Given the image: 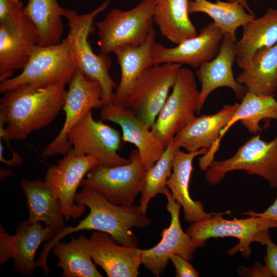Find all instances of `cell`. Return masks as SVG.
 Instances as JSON below:
<instances>
[{
    "mask_svg": "<svg viewBox=\"0 0 277 277\" xmlns=\"http://www.w3.org/2000/svg\"><path fill=\"white\" fill-rule=\"evenodd\" d=\"M66 85L35 88L18 85L4 93L0 100V137L25 139L51 124L63 109Z\"/></svg>",
    "mask_w": 277,
    "mask_h": 277,
    "instance_id": "obj_1",
    "label": "cell"
},
{
    "mask_svg": "<svg viewBox=\"0 0 277 277\" xmlns=\"http://www.w3.org/2000/svg\"><path fill=\"white\" fill-rule=\"evenodd\" d=\"M76 193L75 202L78 205L87 206L89 213L75 226H65L45 243L37 262L44 265L47 264V257L54 245L65 236L82 230H94L110 234L118 244L137 247L138 239L132 232V227L144 228L151 221L140 206H122L112 203L94 189L84 186Z\"/></svg>",
    "mask_w": 277,
    "mask_h": 277,
    "instance_id": "obj_2",
    "label": "cell"
},
{
    "mask_svg": "<svg viewBox=\"0 0 277 277\" xmlns=\"http://www.w3.org/2000/svg\"><path fill=\"white\" fill-rule=\"evenodd\" d=\"M110 3V0H106L90 12L82 14H78L73 9L64 8V17L67 20L69 27L66 38L70 53L77 69L88 79L98 83L105 105L113 103V89L117 87L109 74L111 59L108 54H95L88 37L93 29L95 17L106 10Z\"/></svg>",
    "mask_w": 277,
    "mask_h": 277,
    "instance_id": "obj_3",
    "label": "cell"
},
{
    "mask_svg": "<svg viewBox=\"0 0 277 277\" xmlns=\"http://www.w3.org/2000/svg\"><path fill=\"white\" fill-rule=\"evenodd\" d=\"M77 69L66 38L56 45H35L32 48L29 60L22 72L1 82L0 92L4 93L22 84L35 88L66 85Z\"/></svg>",
    "mask_w": 277,
    "mask_h": 277,
    "instance_id": "obj_4",
    "label": "cell"
},
{
    "mask_svg": "<svg viewBox=\"0 0 277 277\" xmlns=\"http://www.w3.org/2000/svg\"><path fill=\"white\" fill-rule=\"evenodd\" d=\"M154 0H141L133 8L111 9L95 23L100 53L108 54L125 47H136L146 41L153 23Z\"/></svg>",
    "mask_w": 277,
    "mask_h": 277,
    "instance_id": "obj_5",
    "label": "cell"
},
{
    "mask_svg": "<svg viewBox=\"0 0 277 277\" xmlns=\"http://www.w3.org/2000/svg\"><path fill=\"white\" fill-rule=\"evenodd\" d=\"M244 170L249 174L260 176L277 189V135L270 142L254 135L240 146L231 157L213 160L205 170V178L211 185L220 183L232 171Z\"/></svg>",
    "mask_w": 277,
    "mask_h": 277,
    "instance_id": "obj_6",
    "label": "cell"
},
{
    "mask_svg": "<svg viewBox=\"0 0 277 277\" xmlns=\"http://www.w3.org/2000/svg\"><path fill=\"white\" fill-rule=\"evenodd\" d=\"M129 158L130 162L124 165L94 167L82 180L80 186L94 189L114 204L133 205L141 193L147 170L137 149L130 152Z\"/></svg>",
    "mask_w": 277,
    "mask_h": 277,
    "instance_id": "obj_7",
    "label": "cell"
},
{
    "mask_svg": "<svg viewBox=\"0 0 277 277\" xmlns=\"http://www.w3.org/2000/svg\"><path fill=\"white\" fill-rule=\"evenodd\" d=\"M172 89L151 127L154 135L165 148L195 117L200 94L194 73L182 67Z\"/></svg>",
    "mask_w": 277,
    "mask_h": 277,
    "instance_id": "obj_8",
    "label": "cell"
},
{
    "mask_svg": "<svg viewBox=\"0 0 277 277\" xmlns=\"http://www.w3.org/2000/svg\"><path fill=\"white\" fill-rule=\"evenodd\" d=\"M230 213V211L215 213L207 220L191 224L186 232L196 248L204 246L210 238L233 237L239 240V243L228 251V254L233 255L240 252L244 256L248 257L251 252L250 245L255 242L257 235L277 227L276 221L263 217L233 220L223 218V215Z\"/></svg>",
    "mask_w": 277,
    "mask_h": 277,
    "instance_id": "obj_9",
    "label": "cell"
},
{
    "mask_svg": "<svg viewBox=\"0 0 277 277\" xmlns=\"http://www.w3.org/2000/svg\"><path fill=\"white\" fill-rule=\"evenodd\" d=\"M67 139L75 156H91L101 165H122L130 161L117 153L122 140L120 132L102 120H94L92 111L73 126Z\"/></svg>",
    "mask_w": 277,
    "mask_h": 277,
    "instance_id": "obj_10",
    "label": "cell"
},
{
    "mask_svg": "<svg viewBox=\"0 0 277 277\" xmlns=\"http://www.w3.org/2000/svg\"><path fill=\"white\" fill-rule=\"evenodd\" d=\"M182 65H154L136 81L125 106L151 128L172 88Z\"/></svg>",
    "mask_w": 277,
    "mask_h": 277,
    "instance_id": "obj_11",
    "label": "cell"
},
{
    "mask_svg": "<svg viewBox=\"0 0 277 277\" xmlns=\"http://www.w3.org/2000/svg\"><path fill=\"white\" fill-rule=\"evenodd\" d=\"M63 110L65 120L60 132L42 153L46 159L56 154L65 155L71 149L67 135L70 130L89 111L105 105L101 86L88 79L78 69L69 83Z\"/></svg>",
    "mask_w": 277,
    "mask_h": 277,
    "instance_id": "obj_12",
    "label": "cell"
},
{
    "mask_svg": "<svg viewBox=\"0 0 277 277\" xmlns=\"http://www.w3.org/2000/svg\"><path fill=\"white\" fill-rule=\"evenodd\" d=\"M99 165L91 156H75L71 148L56 165L48 168L45 181L60 202L66 220L79 218L84 212L86 206L75 202L76 190L87 173Z\"/></svg>",
    "mask_w": 277,
    "mask_h": 277,
    "instance_id": "obj_13",
    "label": "cell"
},
{
    "mask_svg": "<svg viewBox=\"0 0 277 277\" xmlns=\"http://www.w3.org/2000/svg\"><path fill=\"white\" fill-rule=\"evenodd\" d=\"M165 195L167 201L166 209L171 216L169 226L163 230L162 239L155 246L142 250V264L156 277L164 272L172 255L179 254L190 261L196 249L191 238L182 228L180 221L181 206L168 188Z\"/></svg>",
    "mask_w": 277,
    "mask_h": 277,
    "instance_id": "obj_14",
    "label": "cell"
},
{
    "mask_svg": "<svg viewBox=\"0 0 277 277\" xmlns=\"http://www.w3.org/2000/svg\"><path fill=\"white\" fill-rule=\"evenodd\" d=\"M38 40L37 31L25 11L13 19L0 22L1 82L24 68Z\"/></svg>",
    "mask_w": 277,
    "mask_h": 277,
    "instance_id": "obj_15",
    "label": "cell"
},
{
    "mask_svg": "<svg viewBox=\"0 0 277 277\" xmlns=\"http://www.w3.org/2000/svg\"><path fill=\"white\" fill-rule=\"evenodd\" d=\"M224 34L214 22H211L202 27L196 36L174 47L168 48L155 42L152 49L153 64H186L197 69L217 54Z\"/></svg>",
    "mask_w": 277,
    "mask_h": 277,
    "instance_id": "obj_16",
    "label": "cell"
},
{
    "mask_svg": "<svg viewBox=\"0 0 277 277\" xmlns=\"http://www.w3.org/2000/svg\"><path fill=\"white\" fill-rule=\"evenodd\" d=\"M100 115L102 121L112 122L121 127L122 141L137 148L147 170L164 152L166 148L154 135L151 128L125 105H105L101 108Z\"/></svg>",
    "mask_w": 277,
    "mask_h": 277,
    "instance_id": "obj_17",
    "label": "cell"
},
{
    "mask_svg": "<svg viewBox=\"0 0 277 277\" xmlns=\"http://www.w3.org/2000/svg\"><path fill=\"white\" fill-rule=\"evenodd\" d=\"M236 38L224 34L217 54L211 61L196 69L195 75L201 83L197 113H200L204 103L214 90L223 87L231 88L236 98L242 100L247 88L234 78L232 67L236 62Z\"/></svg>",
    "mask_w": 277,
    "mask_h": 277,
    "instance_id": "obj_18",
    "label": "cell"
},
{
    "mask_svg": "<svg viewBox=\"0 0 277 277\" xmlns=\"http://www.w3.org/2000/svg\"><path fill=\"white\" fill-rule=\"evenodd\" d=\"M91 256L108 277H136L142 264V250L116 243L111 236L97 231L89 238Z\"/></svg>",
    "mask_w": 277,
    "mask_h": 277,
    "instance_id": "obj_19",
    "label": "cell"
},
{
    "mask_svg": "<svg viewBox=\"0 0 277 277\" xmlns=\"http://www.w3.org/2000/svg\"><path fill=\"white\" fill-rule=\"evenodd\" d=\"M202 148L195 152H184L176 148L172 157V171L167 182V187L174 200L183 207L185 220L190 223L207 220L215 213L205 211L200 201H194L190 195L189 182L193 170L194 159L207 153Z\"/></svg>",
    "mask_w": 277,
    "mask_h": 277,
    "instance_id": "obj_20",
    "label": "cell"
},
{
    "mask_svg": "<svg viewBox=\"0 0 277 277\" xmlns=\"http://www.w3.org/2000/svg\"><path fill=\"white\" fill-rule=\"evenodd\" d=\"M239 105H226L214 114L195 116L173 138L176 148H183L187 152L210 149L216 143L221 130L234 114Z\"/></svg>",
    "mask_w": 277,
    "mask_h": 277,
    "instance_id": "obj_21",
    "label": "cell"
},
{
    "mask_svg": "<svg viewBox=\"0 0 277 277\" xmlns=\"http://www.w3.org/2000/svg\"><path fill=\"white\" fill-rule=\"evenodd\" d=\"M155 36L153 23L144 44L136 47L123 48L114 53L120 66L121 75L114 92L112 104L125 105L137 80L154 65L152 49Z\"/></svg>",
    "mask_w": 277,
    "mask_h": 277,
    "instance_id": "obj_22",
    "label": "cell"
},
{
    "mask_svg": "<svg viewBox=\"0 0 277 277\" xmlns=\"http://www.w3.org/2000/svg\"><path fill=\"white\" fill-rule=\"evenodd\" d=\"M56 233L51 227H43L41 222L32 223L28 219L19 222L13 235L10 252L15 271L24 276L34 275L37 267L35 255L38 247Z\"/></svg>",
    "mask_w": 277,
    "mask_h": 277,
    "instance_id": "obj_23",
    "label": "cell"
},
{
    "mask_svg": "<svg viewBox=\"0 0 277 277\" xmlns=\"http://www.w3.org/2000/svg\"><path fill=\"white\" fill-rule=\"evenodd\" d=\"M264 120H277V100L274 96L256 95L247 91L234 114L221 130L215 144L204 155V159L208 162L214 160L223 137L237 122H240L249 133L256 135L262 131L260 123Z\"/></svg>",
    "mask_w": 277,
    "mask_h": 277,
    "instance_id": "obj_24",
    "label": "cell"
},
{
    "mask_svg": "<svg viewBox=\"0 0 277 277\" xmlns=\"http://www.w3.org/2000/svg\"><path fill=\"white\" fill-rule=\"evenodd\" d=\"M21 186L27 200L28 221L43 222L56 233L61 231L65 227L62 206L45 180H23Z\"/></svg>",
    "mask_w": 277,
    "mask_h": 277,
    "instance_id": "obj_25",
    "label": "cell"
},
{
    "mask_svg": "<svg viewBox=\"0 0 277 277\" xmlns=\"http://www.w3.org/2000/svg\"><path fill=\"white\" fill-rule=\"evenodd\" d=\"M235 78L248 92L274 96L277 90V43L257 51Z\"/></svg>",
    "mask_w": 277,
    "mask_h": 277,
    "instance_id": "obj_26",
    "label": "cell"
},
{
    "mask_svg": "<svg viewBox=\"0 0 277 277\" xmlns=\"http://www.w3.org/2000/svg\"><path fill=\"white\" fill-rule=\"evenodd\" d=\"M243 27L242 36L235 44L236 62L241 69L257 51L277 43V9H268L263 16Z\"/></svg>",
    "mask_w": 277,
    "mask_h": 277,
    "instance_id": "obj_27",
    "label": "cell"
},
{
    "mask_svg": "<svg viewBox=\"0 0 277 277\" xmlns=\"http://www.w3.org/2000/svg\"><path fill=\"white\" fill-rule=\"evenodd\" d=\"M189 0H154L153 22L162 36L178 45L197 33L189 17Z\"/></svg>",
    "mask_w": 277,
    "mask_h": 277,
    "instance_id": "obj_28",
    "label": "cell"
},
{
    "mask_svg": "<svg viewBox=\"0 0 277 277\" xmlns=\"http://www.w3.org/2000/svg\"><path fill=\"white\" fill-rule=\"evenodd\" d=\"M57 257V267L63 270V277H102L93 262L89 239L83 235L72 236L70 241L57 242L52 248Z\"/></svg>",
    "mask_w": 277,
    "mask_h": 277,
    "instance_id": "obj_29",
    "label": "cell"
},
{
    "mask_svg": "<svg viewBox=\"0 0 277 277\" xmlns=\"http://www.w3.org/2000/svg\"><path fill=\"white\" fill-rule=\"evenodd\" d=\"M27 1L24 11L37 31V45L48 46L61 43L64 8L56 0Z\"/></svg>",
    "mask_w": 277,
    "mask_h": 277,
    "instance_id": "obj_30",
    "label": "cell"
},
{
    "mask_svg": "<svg viewBox=\"0 0 277 277\" xmlns=\"http://www.w3.org/2000/svg\"><path fill=\"white\" fill-rule=\"evenodd\" d=\"M245 10L238 2L189 0L188 4L189 14L201 12L208 15L224 34H229L234 38L239 28L255 18L254 14L247 13Z\"/></svg>",
    "mask_w": 277,
    "mask_h": 277,
    "instance_id": "obj_31",
    "label": "cell"
},
{
    "mask_svg": "<svg viewBox=\"0 0 277 277\" xmlns=\"http://www.w3.org/2000/svg\"><path fill=\"white\" fill-rule=\"evenodd\" d=\"M176 148L172 139L160 159L146 172L139 205L146 214L150 201L158 194H165L168 188L167 182L172 171V157Z\"/></svg>",
    "mask_w": 277,
    "mask_h": 277,
    "instance_id": "obj_32",
    "label": "cell"
},
{
    "mask_svg": "<svg viewBox=\"0 0 277 277\" xmlns=\"http://www.w3.org/2000/svg\"><path fill=\"white\" fill-rule=\"evenodd\" d=\"M255 242L266 247V254L264 257L265 266L270 274L271 277H277V244L271 239L269 231L259 233Z\"/></svg>",
    "mask_w": 277,
    "mask_h": 277,
    "instance_id": "obj_33",
    "label": "cell"
},
{
    "mask_svg": "<svg viewBox=\"0 0 277 277\" xmlns=\"http://www.w3.org/2000/svg\"><path fill=\"white\" fill-rule=\"evenodd\" d=\"M24 6L19 0H0V22L16 17L24 13Z\"/></svg>",
    "mask_w": 277,
    "mask_h": 277,
    "instance_id": "obj_34",
    "label": "cell"
},
{
    "mask_svg": "<svg viewBox=\"0 0 277 277\" xmlns=\"http://www.w3.org/2000/svg\"><path fill=\"white\" fill-rule=\"evenodd\" d=\"M170 260L172 262L176 271V277H197L199 274L189 261L179 254L172 255Z\"/></svg>",
    "mask_w": 277,
    "mask_h": 277,
    "instance_id": "obj_35",
    "label": "cell"
},
{
    "mask_svg": "<svg viewBox=\"0 0 277 277\" xmlns=\"http://www.w3.org/2000/svg\"><path fill=\"white\" fill-rule=\"evenodd\" d=\"M13 235L6 232L0 225V264L5 263L10 259V251Z\"/></svg>",
    "mask_w": 277,
    "mask_h": 277,
    "instance_id": "obj_36",
    "label": "cell"
},
{
    "mask_svg": "<svg viewBox=\"0 0 277 277\" xmlns=\"http://www.w3.org/2000/svg\"><path fill=\"white\" fill-rule=\"evenodd\" d=\"M238 272L241 275L271 277L270 274L265 265H263L259 262L255 263L251 268L241 267Z\"/></svg>",
    "mask_w": 277,
    "mask_h": 277,
    "instance_id": "obj_37",
    "label": "cell"
},
{
    "mask_svg": "<svg viewBox=\"0 0 277 277\" xmlns=\"http://www.w3.org/2000/svg\"><path fill=\"white\" fill-rule=\"evenodd\" d=\"M242 214L249 216H260L268 218L277 222V197L273 204L263 212L258 213L253 211H248Z\"/></svg>",
    "mask_w": 277,
    "mask_h": 277,
    "instance_id": "obj_38",
    "label": "cell"
},
{
    "mask_svg": "<svg viewBox=\"0 0 277 277\" xmlns=\"http://www.w3.org/2000/svg\"><path fill=\"white\" fill-rule=\"evenodd\" d=\"M228 2H238L242 6H243L245 9L251 14H254V12L251 10L247 4V0H226Z\"/></svg>",
    "mask_w": 277,
    "mask_h": 277,
    "instance_id": "obj_39",
    "label": "cell"
},
{
    "mask_svg": "<svg viewBox=\"0 0 277 277\" xmlns=\"http://www.w3.org/2000/svg\"><path fill=\"white\" fill-rule=\"evenodd\" d=\"M9 176H14L10 169H1L0 176L1 181Z\"/></svg>",
    "mask_w": 277,
    "mask_h": 277,
    "instance_id": "obj_40",
    "label": "cell"
}]
</instances>
